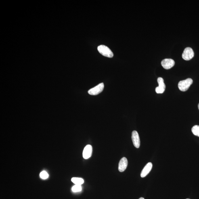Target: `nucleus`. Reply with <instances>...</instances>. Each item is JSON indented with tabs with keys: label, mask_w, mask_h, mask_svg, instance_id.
Wrapping results in <instances>:
<instances>
[{
	"label": "nucleus",
	"mask_w": 199,
	"mask_h": 199,
	"mask_svg": "<svg viewBox=\"0 0 199 199\" xmlns=\"http://www.w3.org/2000/svg\"><path fill=\"white\" fill-rule=\"evenodd\" d=\"M193 83V80L191 78L180 81L178 83V87L180 91H187Z\"/></svg>",
	"instance_id": "nucleus-1"
},
{
	"label": "nucleus",
	"mask_w": 199,
	"mask_h": 199,
	"mask_svg": "<svg viewBox=\"0 0 199 199\" xmlns=\"http://www.w3.org/2000/svg\"><path fill=\"white\" fill-rule=\"evenodd\" d=\"M97 49L100 53L105 57L108 58H112L113 57V53L110 49L106 46L100 45L97 48Z\"/></svg>",
	"instance_id": "nucleus-2"
},
{
	"label": "nucleus",
	"mask_w": 199,
	"mask_h": 199,
	"mask_svg": "<svg viewBox=\"0 0 199 199\" xmlns=\"http://www.w3.org/2000/svg\"><path fill=\"white\" fill-rule=\"evenodd\" d=\"M194 55V53L193 49L190 47H187L184 51L182 57L184 60L189 61L192 59Z\"/></svg>",
	"instance_id": "nucleus-3"
},
{
	"label": "nucleus",
	"mask_w": 199,
	"mask_h": 199,
	"mask_svg": "<svg viewBox=\"0 0 199 199\" xmlns=\"http://www.w3.org/2000/svg\"><path fill=\"white\" fill-rule=\"evenodd\" d=\"M104 88V84L103 83L99 84L98 85L88 91V93L91 95H97L103 91Z\"/></svg>",
	"instance_id": "nucleus-4"
},
{
	"label": "nucleus",
	"mask_w": 199,
	"mask_h": 199,
	"mask_svg": "<svg viewBox=\"0 0 199 199\" xmlns=\"http://www.w3.org/2000/svg\"><path fill=\"white\" fill-rule=\"evenodd\" d=\"M157 81L159 86L156 88V92L158 94L163 93H164L166 89V85L164 83V80L162 78L159 77L158 78Z\"/></svg>",
	"instance_id": "nucleus-5"
},
{
	"label": "nucleus",
	"mask_w": 199,
	"mask_h": 199,
	"mask_svg": "<svg viewBox=\"0 0 199 199\" xmlns=\"http://www.w3.org/2000/svg\"><path fill=\"white\" fill-rule=\"evenodd\" d=\"M161 65L166 70H169L175 66V62L171 59H165L161 62Z\"/></svg>",
	"instance_id": "nucleus-6"
},
{
	"label": "nucleus",
	"mask_w": 199,
	"mask_h": 199,
	"mask_svg": "<svg viewBox=\"0 0 199 199\" xmlns=\"http://www.w3.org/2000/svg\"><path fill=\"white\" fill-rule=\"evenodd\" d=\"M132 139L134 146L137 148H139L140 146V140L138 133L136 131H134L132 133Z\"/></svg>",
	"instance_id": "nucleus-7"
},
{
	"label": "nucleus",
	"mask_w": 199,
	"mask_h": 199,
	"mask_svg": "<svg viewBox=\"0 0 199 199\" xmlns=\"http://www.w3.org/2000/svg\"><path fill=\"white\" fill-rule=\"evenodd\" d=\"M93 148L91 145H87L84 149L83 152V158L85 159L91 158L92 154Z\"/></svg>",
	"instance_id": "nucleus-8"
},
{
	"label": "nucleus",
	"mask_w": 199,
	"mask_h": 199,
	"mask_svg": "<svg viewBox=\"0 0 199 199\" xmlns=\"http://www.w3.org/2000/svg\"><path fill=\"white\" fill-rule=\"evenodd\" d=\"M128 164L127 159L125 157L122 158L120 160L118 164V170L121 172H123L127 169Z\"/></svg>",
	"instance_id": "nucleus-9"
},
{
	"label": "nucleus",
	"mask_w": 199,
	"mask_h": 199,
	"mask_svg": "<svg viewBox=\"0 0 199 199\" xmlns=\"http://www.w3.org/2000/svg\"><path fill=\"white\" fill-rule=\"evenodd\" d=\"M152 164L150 162H149L146 164L141 172V177H145L148 175L151 170H152Z\"/></svg>",
	"instance_id": "nucleus-10"
},
{
	"label": "nucleus",
	"mask_w": 199,
	"mask_h": 199,
	"mask_svg": "<svg viewBox=\"0 0 199 199\" xmlns=\"http://www.w3.org/2000/svg\"><path fill=\"white\" fill-rule=\"evenodd\" d=\"M71 181L75 185H81L84 182L83 179L80 178H72L71 179Z\"/></svg>",
	"instance_id": "nucleus-11"
},
{
	"label": "nucleus",
	"mask_w": 199,
	"mask_h": 199,
	"mask_svg": "<svg viewBox=\"0 0 199 199\" xmlns=\"http://www.w3.org/2000/svg\"><path fill=\"white\" fill-rule=\"evenodd\" d=\"M192 132L194 135L199 137V126L195 125L192 128Z\"/></svg>",
	"instance_id": "nucleus-12"
},
{
	"label": "nucleus",
	"mask_w": 199,
	"mask_h": 199,
	"mask_svg": "<svg viewBox=\"0 0 199 199\" xmlns=\"http://www.w3.org/2000/svg\"><path fill=\"white\" fill-rule=\"evenodd\" d=\"M72 189L74 192H80L82 190V187L81 185H75L72 187Z\"/></svg>",
	"instance_id": "nucleus-13"
},
{
	"label": "nucleus",
	"mask_w": 199,
	"mask_h": 199,
	"mask_svg": "<svg viewBox=\"0 0 199 199\" xmlns=\"http://www.w3.org/2000/svg\"><path fill=\"white\" fill-rule=\"evenodd\" d=\"M40 177L43 179H46L49 177L48 173L46 171H42L40 175Z\"/></svg>",
	"instance_id": "nucleus-14"
},
{
	"label": "nucleus",
	"mask_w": 199,
	"mask_h": 199,
	"mask_svg": "<svg viewBox=\"0 0 199 199\" xmlns=\"http://www.w3.org/2000/svg\"><path fill=\"white\" fill-rule=\"evenodd\" d=\"M139 199H145L144 198H143V197H141V198H139Z\"/></svg>",
	"instance_id": "nucleus-15"
},
{
	"label": "nucleus",
	"mask_w": 199,
	"mask_h": 199,
	"mask_svg": "<svg viewBox=\"0 0 199 199\" xmlns=\"http://www.w3.org/2000/svg\"><path fill=\"white\" fill-rule=\"evenodd\" d=\"M198 109H199V104H198Z\"/></svg>",
	"instance_id": "nucleus-16"
},
{
	"label": "nucleus",
	"mask_w": 199,
	"mask_h": 199,
	"mask_svg": "<svg viewBox=\"0 0 199 199\" xmlns=\"http://www.w3.org/2000/svg\"></svg>",
	"instance_id": "nucleus-17"
}]
</instances>
